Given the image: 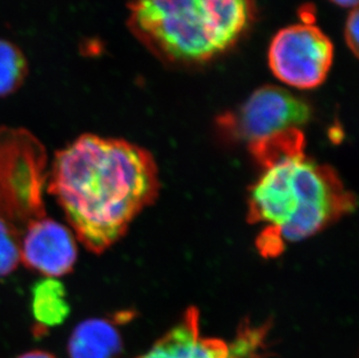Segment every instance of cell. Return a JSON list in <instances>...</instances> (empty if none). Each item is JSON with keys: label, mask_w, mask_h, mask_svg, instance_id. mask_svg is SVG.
Returning a JSON list of instances; mask_svg holds the SVG:
<instances>
[{"label": "cell", "mask_w": 359, "mask_h": 358, "mask_svg": "<svg viewBox=\"0 0 359 358\" xmlns=\"http://www.w3.org/2000/svg\"><path fill=\"white\" fill-rule=\"evenodd\" d=\"M160 189L158 168L148 150L95 134L56 152L48 183L74 235L98 255L125 237Z\"/></svg>", "instance_id": "cell-1"}, {"label": "cell", "mask_w": 359, "mask_h": 358, "mask_svg": "<svg viewBox=\"0 0 359 358\" xmlns=\"http://www.w3.org/2000/svg\"><path fill=\"white\" fill-rule=\"evenodd\" d=\"M27 74V62L20 49L8 41L0 40V97L20 88Z\"/></svg>", "instance_id": "cell-11"}, {"label": "cell", "mask_w": 359, "mask_h": 358, "mask_svg": "<svg viewBox=\"0 0 359 358\" xmlns=\"http://www.w3.org/2000/svg\"><path fill=\"white\" fill-rule=\"evenodd\" d=\"M121 352V335L114 322L107 319L81 322L69 338L70 358H118Z\"/></svg>", "instance_id": "cell-9"}, {"label": "cell", "mask_w": 359, "mask_h": 358, "mask_svg": "<svg viewBox=\"0 0 359 358\" xmlns=\"http://www.w3.org/2000/svg\"><path fill=\"white\" fill-rule=\"evenodd\" d=\"M248 192V223L262 227L257 249L276 257L290 244L314 237L356 208V197L336 170L306 155L285 152L261 166Z\"/></svg>", "instance_id": "cell-2"}, {"label": "cell", "mask_w": 359, "mask_h": 358, "mask_svg": "<svg viewBox=\"0 0 359 358\" xmlns=\"http://www.w3.org/2000/svg\"><path fill=\"white\" fill-rule=\"evenodd\" d=\"M358 31L359 18L358 10L356 7L350 12L349 17L346 19V28H344V37H346V44L356 58L358 56Z\"/></svg>", "instance_id": "cell-13"}, {"label": "cell", "mask_w": 359, "mask_h": 358, "mask_svg": "<svg viewBox=\"0 0 359 358\" xmlns=\"http://www.w3.org/2000/svg\"><path fill=\"white\" fill-rule=\"evenodd\" d=\"M18 358H56L54 355H51L49 352H40V350H35V352H26L24 355L19 356Z\"/></svg>", "instance_id": "cell-14"}, {"label": "cell", "mask_w": 359, "mask_h": 358, "mask_svg": "<svg viewBox=\"0 0 359 358\" xmlns=\"http://www.w3.org/2000/svg\"><path fill=\"white\" fill-rule=\"evenodd\" d=\"M334 60V46L314 25L299 24L279 31L269 48V65L279 81L300 90L325 81Z\"/></svg>", "instance_id": "cell-6"}, {"label": "cell", "mask_w": 359, "mask_h": 358, "mask_svg": "<svg viewBox=\"0 0 359 358\" xmlns=\"http://www.w3.org/2000/svg\"><path fill=\"white\" fill-rule=\"evenodd\" d=\"M330 1L339 6L353 7V8H356L357 4H358V0H330Z\"/></svg>", "instance_id": "cell-15"}, {"label": "cell", "mask_w": 359, "mask_h": 358, "mask_svg": "<svg viewBox=\"0 0 359 358\" xmlns=\"http://www.w3.org/2000/svg\"><path fill=\"white\" fill-rule=\"evenodd\" d=\"M135 358H248V354L238 336L228 343L203 335L199 310L192 306L144 354Z\"/></svg>", "instance_id": "cell-8"}, {"label": "cell", "mask_w": 359, "mask_h": 358, "mask_svg": "<svg viewBox=\"0 0 359 358\" xmlns=\"http://www.w3.org/2000/svg\"><path fill=\"white\" fill-rule=\"evenodd\" d=\"M128 26L155 56L199 65L233 47L250 22L252 0H130Z\"/></svg>", "instance_id": "cell-3"}, {"label": "cell", "mask_w": 359, "mask_h": 358, "mask_svg": "<svg viewBox=\"0 0 359 358\" xmlns=\"http://www.w3.org/2000/svg\"><path fill=\"white\" fill-rule=\"evenodd\" d=\"M46 152L24 129L0 128V220L22 237L46 216L42 203Z\"/></svg>", "instance_id": "cell-4"}, {"label": "cell", "mask_w": 359, "mask_h": 358, "mask_svg": "<svg viewBox=\"0 0 359 358\" xmlns=\"http://www.w3.org/2000/svg\"><path fill=\"white\" fill-rule=\"evenodd\" d=\"M20 253L21 262L28 269L55 279L74 270L79 255L72 230L46 216L26 227Z\"/></svg>", "instance_id": "cell-7"}, {"label": "cell", "mask_w": 359, "mask_h": 358, "mask_svg": "<svg viewBox=\"0 0 359 358\" xmlns=\"http://www.w3.org/2000/svg\"><path fill=\"white\" fill-rule=\"evenodd\" d=\"M21 235L0 220V277L12 274L21 263Z\"/></svg>", "instance_id": "cell-12"}, {"label": "cell", "mask_w": 359, "mask_h": 358, "mask_svg": "<svg viewBox=\"0 0 359 358\" xmlns=\"http://www.w3.org/2000/svg\"><path fill=\"white\" fill-rule=\"evenodd\" d=\"M312 110L302 99L278 86L258 88L234 112L217 121L222 134L247 145L309 124Z\"/></svg>", "instance_id": "cell-5"}, {"label": "cell", "mask_w": 359, "mask_h": 358, "mask_svg": "<svg viewBox=\"0 0 359 358\" xmlns=\"http://www.w3.org/2000/svg\"><path fill=\"white\" fill-rule=\"evenodd\" d=\"M32 313L41 329L56 327L70 314L65 285L55 278H44L32 290Z\"/></svg>", "instance_id": "cell-10"}]
</instances>
